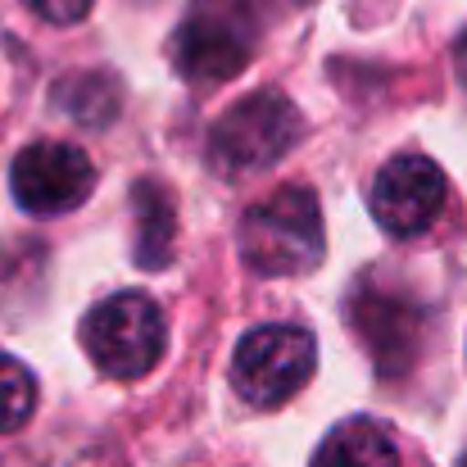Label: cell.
Segmentation results:
<instances>
[{
    "label": "cell",
    "mask_w": 467,
    "mask_h": 467,
    "mask_svg": "<svg viewBox=\"0 0 467 467\" xmlns=\"http://www.w3.org/2000/svg\"><path fill=\"white\" fill-rule=\"evenodd\" d=\"M137 213L146 218V232H141V241H137L141 264H146V268H163V259H168V250H172V204H168V195L150 191V182H141V191H137Z\"/></svg>",
    "instance_id": "9c48e42d"
},
{
    "label": "cell",
    "mask_w": 467,
    "mask_h": 467,
    "mask_svg": "<svg viewBox=\"0 0 467 467\" xmlns=\"http://www.w3.org/2000/svg\"><path fill=\"white\" fill-rule=\"evenodd\" d=\"M445 209V172L427 155H395L372 182V218L390 236L427 232Z\"/></svg>",
    "instance_id": "52a82bcc"
},
{
    "label": "cell",
    "mask_w": 467,
    "mask_h": 467,
    "mask_svg": "<svg viewBox=\"0 0 467 467\" xmlns=\"http://www.w3.org/2000/svg\"><path fill=\"white\" fill-rule=\"evenodd\" d=\"M454 68H459V82L467 87V32L454 41Z\"/></svg>",
    "instance_id": "7c38bea8"
},
{
    "label": "cell",
    "mask_w": 467,
    "mask_h": 467,
    "mask_svg": "<svg viewBox=\"0 0 467 467\" xmlns=\"http://www.w3.org/2000/svg\"><path fill=\"white\" fill-rule=\"evenodd\" d=\"M46 23H78V18H87L91 14V5L96 0H27Z\"/></svg>",
    "instance_id": "8fae6325"
},
{
    "label": "cell",
    "mask_w": 467,
    "mask_h": 467,
    "mask_svg": "<svg viewBox=\"0 0 467 467\" xmlns=\"http://www.w3.org/2000/svg\"><path fill=\"white\" fill-rule=\"evenodd\" d=\"M259 0H195L172 36V64L191 82H227L254 59Z\"/></svg>",
    "instance_id": "7a4b0ae2"
},
{
    "label": "cell",
    "mask_w": 467,
    "mask_h": 467,
    "mask_svg": "<svg viewBox=\"0 0 467 467\" xmlns=\"http://www.w3.org/2000/svg\"><path fill=\"white\" fill-rule=\"evenodd\" d=\"M32 404H36V381H32V372H27L14 354H0V436L18 431V427L32 418Z\"/></svg>",
    "instance_id": "30bf717a"
},
{
    "label": "cell",
    "mask_w": 467,
    "mask_h": 467,
    "mask_svg": "<svg viewBox=\"0 0 467 467\" xmlns=\"http://www.w3.org/2000/svg\"><path fill=\"white\" fill-rule=\"evenodd\" d=\"M459 467H467V454H463V459H459Z\"/></svg>",
    "instance_id": "4fadbf2b"
},
{
    "label": "cell",
    "mask_w": 467,
    "mask_h": 467,
    "mask_svg": "<svg viewBox=\"0 0 467 467\" xmlns=\"http://www.w3.org/2000/svg\"><path fill=\"white\" fill-rule=\"evenodd\" d=\"M82 345L105 377L114 381L146 377L168 345L163 313L146 291H119L82 317Z\"/></svg>",
    "instance_id": "3957f363"
},
{
    "label": "cell",
    "mask_w": 467,
    "mask_h": 467,
    "mask_svg": "<svg viewBox=\"0 0 467 467\" xmlns=\"http://www.w3.org/2000/svg\"><path fill=\"white\" fill-rule=\"evenodd\" d=\"M9 186H14V200L27 213H41V218L46 213H68L91 195L96 168L78 146L36 141V146L18 150L14 168H9Z\"/></svg>",
    "instance_id": "8992f818"
},
{
    "label": "cell",
    "mask_w": 467,
    "mask_h": 467,
    "mask_svg": "<svg viewBox=\"0 0 467 467\" xmlns=\"http://www.w3.org/2000/svg\"><path fill=\"white\" fill-rule=\"evenodd\" d=\"M317 363V340L296 322L254 327L232 354V386L254 409H277L305 390Z\"/></svg>",
    "instance_id": "5b68a950"
},
{
    "label": "cell",
    "mask_w": 467,
    "mask_h": 467,
    "mask_svg": "<svg viewBox=\"0 0 467 467\" xmlns=\"http://www.w3.org/2000/svg\"><path fill=\"white\" fill-rule=\"evenodd\" d=\"M241 259L259 277H305L322 264V209L309 186H282L245 209Z\"/></svg>",
    "instance_id": "6da1fadb"
},
{
    "label": "cell",
    "mask_w": 467,
    "mask_h": 467,
    "mask_svg": "<svg viewBox=\"0 0 467 467\" xmlns=\"http://www.w3.org/2000/svg\"><path fill=\"white\" fill-rule=\"evenodd\" d=\"M305 123L300 109L277 96V91H254L241 105H232L213 132H209V163L223 177H245V172H264L300 141Z\"/></svg>",
    "instance_id": "277c9868"
},
{
    "label": "cell",
    "mask_w": 467,
    "mask_h": 467,
    "mask_svg": "<svg viewBox=\"0 0 467 467\" xmlns=\"http://www.w3.org/2000/svg\"><path fill=\"white\" fill-rule=\"evenodd\" d=\"M313 467H400V445L381 422L349 418L327 431V441L313 454Z\"/></svg>",
    "instance_id": "ba28073f"
}]
</instances>
